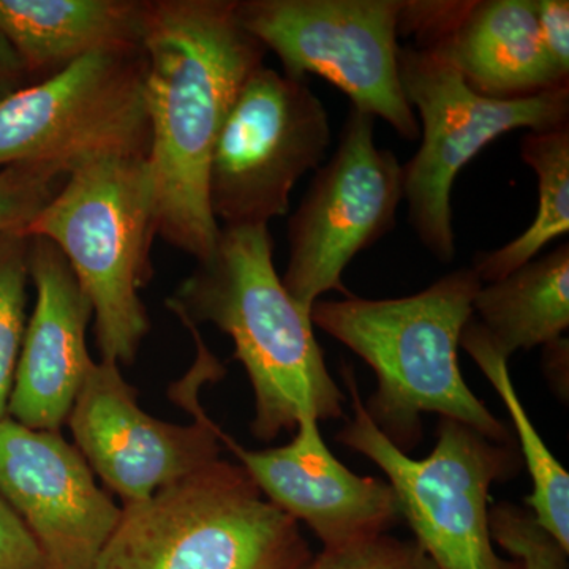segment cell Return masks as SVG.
<instances>
[{
    "mask_svg": "<svg viewBox=\"0 0 569 569\" xmlns=\"http://www.w3.org/2000/svg\"><path fill=\"white\" fill-rule=\"evenodd\" d=\"M238 0H146L142 50L159 236L200 261L220 224L209 204L213 146L266 48L246 31Z\"/></svg>",
    "mask_w": 569,
    "mask_h": 569,
    "instance_id": "obj_1",
    "label": "cell"
},
{
    "mask_svg": "<svg viewBox=\"0 0 569 569\" xmlns=\"http://www.w3.org/2000/svg\"><path fill=\"white\" fill-rule=\"evenodd\" d=\"M179 320L211 323L234 343L252 385L258 440L295 432L302 418L343 417L346 396L326 366L312 318L291 298L274 264L269 224L220 227L216 249L167 299Z\"/></svg>",
    "mask_w": 569,
    "mask_h": 569,
    "instance_id": "obj_2",
    "label": "cell"
},
{
    "mask_svg": "<svg viewBox=\"0 0 569 569\" xmlns=\"http://www.w3.org/2000/svg\"><path fill=\"white\" fill-rule=\"evenodd\" d=\"M481 279L471 268L441 277L417 295L396 299L347 296L312 307L313 326L350 348L377 376L365 408L403 452L422 438V415L470 426L497 443H512L507 425L471 392L460 372V335L473 317Z\"/></svg>",
    "mask_w": 569,
    "mask_h": 569,
    "instance_id": "obj_3",
    "label": "cell"
},
{
    "mask_svg": "<svg viewBox=\"0 0 569 569\" xmlns=\"http://www.w3.org/2000/svg\"><path fill=\"white\" fill-rule=\"evenodd\" d=\"M22 234L61 250L88 295L102 361L132 365L151 329L140 291L153 276L159 236L148 159H103L63 179Z\"/></svg>",
    "mask_w": 569,
    "mask_h": 569,
    "instance_id": "obj_4",
    "label": "cell"
},
{
    "mask_svg": "<svg viewBox=\"0 0 569 569\" xmlns=\"http://www.w3.org/2000/svg\"><path fill=\"white\" fill-rule=\"evenodd\" d=\"M313 557L299 522L219 459L122 505L97 569H307Z\"/></svg>",
    "mask_w": 569,
    "mask_h": 569,
    "instance_id": "obj_5",
    "label": "cell"
},
{
    "mask_svg": "<svg viewBox=\"0 0 569 569\" xmlns=\"http://www.w3.org/2000/svg\"><path fill=\"white\" fill-rule=\"evenodd\" d=\"M342 377L353 418L336 436L351 451L372 460L388 478L415 541L437 569H522L493 548L489 523L490 488L509 481L523 462L512 443H497L456 419L440 418L437 443L426 459L392 445L367 415L353 369Z\"/></svg>",
    "mask_w": 569,
    "mask_h": 569,
    "instance_id": "obj_6",
    "label": "cell"
},
{
    "mask_svg": "<svg viewBox=\"0 0 569 569\" xmlns=\"http://www.w3.org/2000/svg\"><path fill=\"white\" fill-rule=\"evenodd\" d=\"M144 50L99 51L0 102V170L66 179L103 159H148Z\"/></svg>",
    "mask_w": 569,
    "mask_h": 569,
    "instance_id": "obj_7",
    "label": "cell"
},
{
    "mask_svg": "<svg viewBox=\"0 0 569 569\" xmlns=\"http://www.w3.org/2000/svg\"><path fill=\"white\" fill-rule=\"evenodd\" d=\"M397 66L407 102L422 122L421 148L403 164L408 222L437 261L451 263V193L462 168L512 130L569 126V88L497 100L479 96L451 66L418 48L399 47Z\"/></svg>",
    "mask_w": 569,
    "mask_h": 569,
    "instance_id": "obj_8",
    "label": "cell"
},
{
    "mask_svg": "<svg viewBox=\"0 0 569 569\" xmlns=\"http://www.w3.org/2000/svg\"><path fill=\"white\" fill-rule=\"evenodd\" d=\"M402 0H238L247 32L296 80L317 74L399 137H421L397 66Z\"/></svg>",
    "mask_w": 569,
    "mask_h": 569,
    "instance_id": "obj_9",
    "label": "cell"
},
{
    "mask_svg": "<svg viewBox=\"0 0 569 569\" xmlns=\"http://www.w3.org/2000/svg\"><path fill=\"white\" fill-rule=\"evenodd\" d=\"M329 146L328 111L306 80L258 67L213 146L208 193L217 223L249 227L283 217L296 183L321 167Z\"/></svg>",
    "mask_w": 569,
    "mask_h": 569,
    "instance_id": "obj_10",
    "label": "cell"
},
{
    "mask_svg": "<svg viewBox=\"0 0 569 569\" xmlns=\"http://www.w3.org/2000/svg\"><path fill=\"white\" fill-rule=\"evenodd\" d=\"M376 121L350 108L335 156L318 168L288 220L290 258L282 283L309 316L328 291L350 296L342 282L347 266L396 227L406 197L403 164L378 148Z\"/></svg>",
    "mask_w": 569,
    "mask_h": 569,
    "instance_id": "obj_11",
    "label": "cell"
},
{
    "mask_svg": "<svg viewBox=\"0 0 569 569\" xmlns=\"http://www.w3.org/2000/svg\"><path fill=\"white\" fill-rule=\"evenodd\" d=\"M186 407L194 418L189 426L151 417L119 366L100 361L89 370L67 425L93 475L130 505L220 459V427L192 392Z\"/></svg>",
    "mask_w": 569,
    "mask_h": 569,
    "instance_id": "obj_12",
    "label": "cell"
},
{
    "mask_svg": "<svg viewBox=\"0 0 569 569\" xmlns=\"http://www.w3.org/2000/svg\"><path fill=\"white\" fill-rule=\"evenodd\" d=\"M0 496L36 539L50 569H97L122 507L61 432L0 421Z\"/></svg>",
    "mask_w": 569,
    "mask_h": 569,
    "instance_id": "obj_13",
    "label": "cell"
},
{
    "mask_svg": "<svg viewBox=\"0 0 569 569\" xmlns=\"http://www.w3.org/2000/svg\"><path fill=\"white\" fill-rule=\"evenodd\" d=\"M399 36L413 37L415 48L489 99L569 88L542 48L535 0H403Z\"/></svg>",
    "mask_w": 569,
    "mask_h": 569,
    "instance_id": "obj_14",
    "label": "cell"
},
{
    "mask_svg": "<svg viewBox=\"0 0 569 569\" xmlns=\"http://www.w3.org/2000/svg\"><path fill=\"white\" fill-rule=\"evenodd\" d=\"M220 441L261 493L296 522H305L323 549L387 535L402 519L391 486L348 470L326 447L316 418H302L293 440L280 448L247 449L222 429Z\"/></svg>",
    "mask_w": 569,
    "mask_h": 569,
    "instance_id": "obj_15",
    "label": "cell"
},
{
    "mask_svg": "<svg viewBox=\"0 0 569 569\" xmlns=\"http://www.w3.org/2000/svg\"><path fill=\"white\" fill-rule=\"evenodd\" d=\"M29 277L36 306L7 417L29 429L59 432L93 366L86 342L93 310L61 250L40 236L29 238Z\"/></svg>",
    "mask_w": 569,
    "mask_h": 569,
    "instance_id": "obj_16",
    "label": "cell"
},
{
    "mask_svg": "<svg viewBox=\"0 0 569 569\" xmlns=\"http://www.w3.org/2000/svg\"><path fill=\"white\" fill-rule=\"evenodd\" d=\"M146 0H0V32L32 82L99 51L137 50Z\"/></svg>",
    "mask_w": 569,
    "mask_h": 569,
    "instance_id": "obj_17",
    "label": "cell"
},
{
    "mask_svg": "<svg viewBox=\"0 0 569 569\" xmlns=\"http://www.w3.org/2000/svg\"><path fill=\"white\" fill-rule=\"evenodd\" d=\"M503 358L530 351L563 337L569 328V244L482 283L473 317Z\"/></svg>",
    "mask_w": 569,
    "mask_h": 569,
    "instance_id": "obj_18",
    "label": "cell"
},
{
    "mask_svg": "<svg viewBox=\"0 0 569 569\" xmlns=\"http://www.w3.org/2000/svg\"><path fill=\"white\" fill-rule=\"evenodd\" d=\"M460 347L477 362L497 395L503 400L512 419L520 445V458L526 463L533 482V490L529 497H526L527 507L530 508L539 526L569 552L568 471L539 437L512 385L508 359L492 347L485 329L479 326L475 317L470 318L460 335Z\"/></svg>",
    "mask_w": 569,
    "mask_h": 569,
    "instance_id": "obj_19",
    "label": "cell"
},
{
    "mask_svg": "<svg viewBox=\"0 0 569 569\" xmlns=\"http://www.w3.org/2000/svg\"><path fill=\"white\" fill-rule=\"evenodd\" d=\"M520 157L537 174V216L518 238L473 258L471 269L482 283L496 282L530 263L569 231V126L527 132L520 140Z\"/></svg>",
    "mask_w": 569,
    "mask_h": 569,
    "instance_id": "obj_20",
    "label": "cell"
},
{
    "mask_svg": "<svg viewBox=\"0 0 569 569\" xmlns=\"http://www.w3.org/2000/svg\"><path fill=\"white\" fill-rule=\"evenodd\" d=\"M29 238L0 233V421L7 418L14 372L28 325Z\"/></svg>",
    "mask_w": 569,
    "mask_h": 569,
    "instance_id": "obj_21",
    "label": "cell"
},
{
    "mask_svg": "<svg viewBox=\"0 0 569 569\" xmlns=\"http://www.w3.org/2000/svg\"><path fill=\"white\" fill-rule=\"evenodd\" d=\"M489 523L493 542L522 569H568L569 552L539 526L530 509L500 501L490 507Z\"/></svg>",
    "mask_w": 569,
    "mask_h": 569,
    "instance_id": "obj_22",
    "label": "cell"
},
{
    "mask_svg": "<svg viewBox=\"0 0 569 569\" xmlns=\"http://www.w3.org/2000/svg\"><path fill=\"white\" fill-rule=\"evenodd\" d=\"M307 569H437L415 539L392 535L323 549Z\"/></svg>",
    "mask_w": 569,
    "mask_h": 569,
    "instance_id": "obj_23",
    "label": "cell"
},
{
    "mask_svg": "<svg viewBox=\"0 0 569 569\" xmlns=\"http://www.w3.org/2000/svg\"><path fill=\"white\" fill-rule=\"evenodd\" d=\"M63 179L26 167L0 170V233L22 231L54 197Z\"/></svg>",
    "mask_w": 569,
    "mask_h": 569,
    "instance_id": "obj_24",
    "label": "cell"
},
{
    "mask_svg": "<svg viewBox=\"0 0 569 569\" xmlns=\"http://www.w3.org/2000/svg\"><path fill=\"white\" fill-rule=\"evenodd\" d=\"M0 569H50L36 539L0 496Z\"/></svg>",
    "mask_w": 569,
    "mask_h": 569,
    "instance_id": "obj_25",
    "label": "cell"
},
{
    "mask_svg": "<svg viewBox=\"0 0 569 569\" xmlns=\"http://www.w3.org/2000/svg\"><path fill=\"white\" fill-rule=\"evenodd\" d=\"M539 37L553 69L569 81V2L535 0Z\"/></svg>",
    "mask_w": 569,
    "mask_h": 569,
    "instance_id": "obj_26",
    "label": "cell"
},
{
    "mask_svg": "<svg viewBox=\"0 0 569 569\" xmlns=\"http://www.w3.org/2000/svg\"><path fill=\"white\" fill-rule=\"evenodd\" d=\"M28 84H31V80L20 56L11 47L9 39L0 32V102Z\"/></svg>",
    "mask_w": 569,
    "mask_h": 569,
    "instance_id": "obj_27",
    "label": "cell"
},
{
    "mask_svg": "<svg viewBox=\"0 0 569 569\" xmlns=\"http://www.w3.org/2000/svg\"><path fill=\"white\" fill-rule=\"evenodd\" d=\"M542 348H545L542 362H545V372L550 387L557 389L560 397H563V391L568 396L569 343L567 337H560Z\"/></svg>",
    "mask_w": 569,
    "mask_h": 569,
    "instance_id": "obj_28",
    "label": "cell"
}]
</instances>
